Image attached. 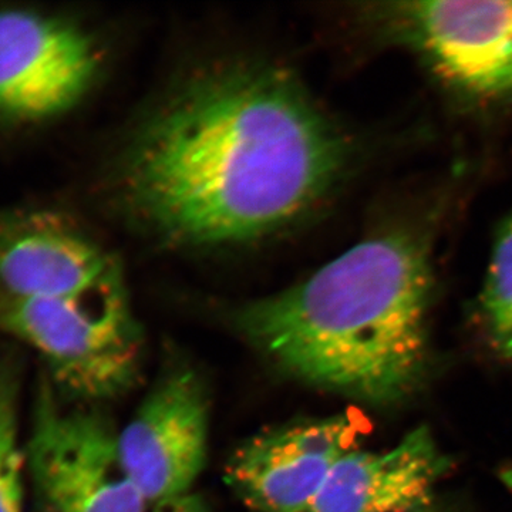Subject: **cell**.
Instances as JSON below:
<instances>
[{"label":"cell","mask_w":512,"mask_h":512,"mask_svg":"<svg viewBox=\"0 0 512 512\" xmlns=\"http://www.w3.org/2000/svg\"><path fill=\"white\" fill-rule=\"evenodd\" d=\"M120 281L116 262L55 215L0 211V293L76 296Z\"/></svg>","instance_id":"obj_9"},{"label":"cell","mask_w":512,"mask_h":512,"mask_svg":"<svg viewBox=\"0 0 512 512\" xmlns=\"http://www.w3.org/2000/svg\"><path fill=\"white\" fill-rule=\"evenodd\" d=\"M350 147L279 67L232 64L194 77L141 124L121 163L127 204L174 244H237L311 210Z\"/></svg>","instance_id":"obj_1"},{"label":"cell","mask_w":512,"mask_h":512,"mask_svg":"<svg viewBox=\"0 0 512 512\" xmlns=\"http://www.w3.org/2000/svg\"><path fill=\"white\" fill-rule=\"evenodd\" d=\"M362 433L349 414L284 424L234 451L225 480L258 512H309L330 470Z\"/></svg>","instance_id":"obj_8"},{"label":"cell","mask_w":512,"mask_h":512,"mask_svg":"<svg viewBox=\"0 0 512 512\" xmlns=\"http://www.w3.org/2000/svg\"><path fill=\"white\" fill-rule=\"evenodd\" d=\"M26 467L37 512H147L119 433L92 410L67 409L47 377L37 389Z\"/></svg>","instance_id":"obj_5"},{"label":"cell","mask_w":512,"mask_h":512,"mask_svg":"<svg viewBox=\"0 0 512 512\" xmlns=\"http://www.w3.org/2000/svg\"><path fill=\"white\" fill-rule=\"evenodd\" d=\"M210 406L200 376L171 370L119 433L131 480L151 508L191 494L207 460Z\"/></svg>","instance_id":"obj_7"},{"label":"cell","mask_w":512,"mask_h":512,"mask_svg":"<svg viewBox=\"0 0 512 512\" xmlns=\"http://www.w3.org/2000/svg\"><path fill=\"white\" fill-rule=\"evenodd\" d=\"M0 332L36 350L56 392L73 399H114L140 377L143 333L123 281L76 296L0 293Z\"/></svg>","instance_id":"obj_3"},{"label":"cell","mask_w":512,"mask_h":512,"mask_svg":"<svg viewBox=\"0 0 512 512\" xmlns=\"http://www.w3.org/2000/svg\"><path fill=\"white\" fill-rule=\"evenodd\" d=\"M151 512H208V508L201 497L191 493L158 504Z\"/></svg>","instance_id":"obj_13"},{"label":"cell","mask_w":512,"mask_h":512,"mask_svg":"<svg viewBox=\"0 0 512 512\" xmlns=\"http://www.w3.org/2000/svg\"><path fill=\"white\" fill-rule=\"evenodd\" d=\"M365 18L461 96L512 100L511 0H394L367 6Z\"/></svg>","instance_id":"obj_4"},{"label":"cell","mask_w":512,"mask_h":512,"mask_svg":"<svg viewBox=\"0 0 512 512\" xmlns=\"http://www.w3.org/2000/svg\"><path fill=\"white\" fill-rule=\"evenodd\" d=\"M20 365L0 356V512H23L26 448L19 440Z\"/></svg>","instance_id":"obj_11"},{"label":"cell","mask_w":512,"mask_h":512,"mask_svg":"<svg viewBox=\"0 0 512 512\" xmlns=\"http://www.w3.org/2000/svg\"><path fill=\"white\" fill-rule=\"evenodd\" d=\"M431 289L426 241L392 229L301 284L245 303L234 322L286 376L366 403H396L426 367Z\"/></svg>","instance_id":"obj_2"},{"label":"cell","mask_w":512,"mask_h":512,"mask_svg":"<svg viewBox=\"0 0 512 512\" xmlns=\"http://www.w3.org/2000/svg\"><path fill=\"white\" fill-rule=\"evenodd\" d=\"M96 72V47L79 26L33 10H0V124L29 126L66 113Z\"/></svg>","instance_id":"obj_6"},{"label":"cell","mask_w":512,"mask_h":512,"mask_svg":"<svg viewBox=\"0 0 512 512\" xmlns=\"http://www.w3.org/2000/svg\"><path fill=\"white\" fill-rule=\"evenodd\" d=\"M481 313L495 349L512 359V211L495 238L481 292Z\"/></svg>","instance_id":"obj_12"},{"label":"cell","mask_w":512,"mask_h":512,"mask_svg":"<svg viewBox=\"0 0 512 512\" xmlns=\"http://www.w3.org/2000/svg\"><path fill=\"white\" fill-rule=\"evenodd\" d=\"M448 468L419 427L386 453L349 451L336 461L309 512H403L423 504Z\"/></svg>","instance_id":"obj_10"}]
</instances>
